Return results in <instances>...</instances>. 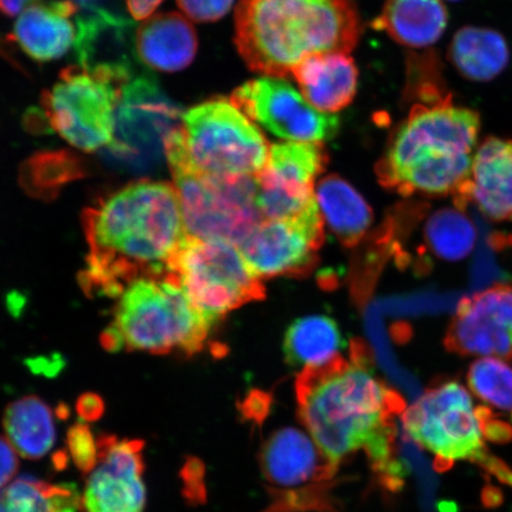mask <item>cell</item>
<instances>
[{"instance_id":"6da1fadb","label":"cell","mask_w":512,"mask_h":512,"mask_svg":"<svg viewBox=\"0 0 512 512\" xmlns=\"http://www.w3.org/2000/svg\"><path fill=\"white\" fill-rule=\"evenodd\" d=\"M296 392L299 416L325 457L337 467L366 452L381 488L396 494L407 471L396 456V416L405 413L399 395L376 379L362 354L303 369Z\"/></svg>"},{"instance_id":"7a4b0ae2","label":"cell","mask_w":512,"mask_h":512,"mask_svg":"<svg viewBox=\"0 0 512 512\" xmlns=\"http://www.w3.org/2000/svg\"><path fill=\"white\" fill-rule=\"evenodd\" d=\"M89 246L80 284L87 294L120 297L134 280L163 277L187 239L174 184L132 182L83 211Z\"/></svg>"},{"instance_id":"3957f363","label":"cell","mask_w":512,"mask_h":512,"mask_svg":"<svg viewBox=\"0 0 512 512\" xmlns=\"http://www.w3.org/2000/svg\"><path fill=\"white\" fill-rule=\"evenodd\" d=\"M361 36L354 0H239L235 44L254 73L284 79L318 54H349Z\"/></svg>"},{"instance_id":"277c9868","label":"cell","mask_w":512,"mask_h":512,"mask_svg":"<svg viewBox=\"0 0 512 512\" xmlns=\"http://www.w3.org/2000/svg\"><path fill=\"white\" fill-rule=\"evenodd\" d=\"M479 115L443 99L415 105L376 165L384 188L403 196H462L478 147Z\"/></svg>"},{"instance_id":"5b68a950","label":"cell","mask_w":512,"mask_h":512,"mask_svg":"<svg viewBox=\"0 0 512 512\" xmlns=\"http://www.w3.org/2000/svg\"><path fill=\"white\" fill-rule=\"evenodd\" d=\"M163 147L188 236L240 247L264 221L255 204V176L220 177L198 171L190 162L182 125L165 134Z\"/></svg>"},{"instance_id":"8992f818","label":"cell","mask_w":512,"mask_h":512,"mask_svg":"<svg viewBox=\"0 0 512 512\" xmlns=\"http://www.w3.org/2000/svg\"><path fill=\"white\" fill-rule=\"evenodd\" d=\"M110 328L123 349L192 355L206 345L211 326L190 303L174 275L134 280L114 309Z\"/></svg>"},{"instance_id":"52a82bcc","label":"cell","mask_w":512,"mask_h":512,"mask_svg":"<svg viewBox=\"0 0 512 512\" xmlns=\"http://www.w3.org/2000/svg\"><path fill=\"white\" fill-rule=\"evenodd\" d=\"M174 275L192 306L213 326L242 305L265 298V287L252 272L238 246L190 238L172 256Z\"/></svg>"},{"instance_id":"ba28073f","label":"cell","mask_w":512,"mask_h":512,"mask_svg":"<svg viewBox=\"0 0 512 512\" xmlns=\"http://www.w3.org/2000/svg\"><path fill=\"white\" fill-rule=\"evenodd\" d=\"M182 123L190 162L203 174L254 177L264 170L271 145L230 99L204 101Z\"/></svg>"},{"instance_id":"9c48e42d","label":"cell","mask_w":512,"mask_h":512,"mask_svg":"<svg viewBox=\"0 0 512 512\" xmlns=\"http://www.w3.org/2000/svg\"><path fill=\"white\" fill-rule=\"evenodd\" d=\"M259 462L272 498L265 512H339L332 495L339 467L306 433L281 428L267 439Z\"/></svg>"},{"instance_id":"30bf717a","label":"cell","mask_w":512,"mask_h":512,"mask_svg":"<svg viewBox=\"0 0 512 512\" xmlns=\"http://www.w3.org/2000/svg\"><path fill=\"white\" fill-rule=\"evenodd\" d=\"M408 437L435 457V469L446 471L457 460L480 465L489 456L484 443L482 407L476 408L462 384L435 386L402 414Z\"/></svg>"},{"instance_id":"8fae6325","label":"cell","mask_w":512,"mask_h":512,"mask_svg":"<svg viewBox=\"0 0 512 512\" xmlns=\"http://www.w3.org/2000/svg\"><path fill=\"white\" fill-rule=\"evenodd\" d=\"M123 89L82 67H69L43 92L41 102L49 125L63 139L76 149L94 152L113 143L115 108Z\"/></svg>"},{"instance_id":"7c38bea8","label":"cell","mask_w":512,"mask_h":512,"mask_svg":"<svg viewBox=\"0 0 512 512\" xmlns=\"http://www.w3.org/2000/svg\"><path fill=\"white\" fill-rule=\"evenodd\" d=\"M328 163L323 143L271 145L264 170L255 176V204L262 220L292 219L313 206L316 178Z\"/></svg>"},{"instance_id":"4fadbf2b","label":"cell","mask_w":512,"mask_h":512,"mask_svg":"<svg viewBox=\"0 0 512 512\" xmlns=\"http://www.w3.org/2000/svg\"><path fill=\"white\" fill-rule=\"evenodd\" d=\"M230 101L247 118L291 142L324 143L339 130L336 115L316 110L284 79L248 81L235 89Z\"/></svg>"},{"instance_id":"5bb4252c","label":"cell","mask_w":512,"mask_h":512,"mask_svg":"<svg viewBox=\"0 0 512 512\" xmlns=\"http://www.w3.org/2000/svg\"><path fill=\"white\" fill-rule=\"evenodd\" d=\"M323 241L324 220L316 202L292 219L262 221L239 249L256 277L268 279L309 273Z\"/></svg>"},{"instance_id":"9a60e30c","label":"cell","mask_w":512,"mask_h":512,"mask_svg":"<svg viewBox=\"0 0 512 512\" xmlns=\"http://www.w3.org/2000/svg\"><path fill=\"white\" fill-rule=\"evenodd\" d=\"M145 441L104 434L98 439L99 463L87 476L85 512H144Z\"/></svg>"},{"instance_id":"2e32d148","label":"cell","mask_w":512,"mask_h":512,"mask_svg":"<svg viewBox=\"0 0 512 512\" xmlns=\"http://www.w3.org/2000/svg\"><path fill=\"white\" fill-rule=\"evenodd\" d=\"M445 347L460 356L512 360V284L462 299L448 325Z\"/></svg>"},{"instance_id":"e0dca14e","label":"cell","mask_w":512,"mask_h":512,"mask_svg":"<svg viewBox=\"0 0 512 512\" xmlns=\"http://www.w3.org/2000/svg\"><path fill=\"white\" fill-rule=\"evenodd\" d=\"M88 14L79 18L75 49L80 67L104 76L125 87L131 81L133 46L132 22L96 8H85Z\"/></svg>"},{"instance_id":"ac0fdd59","label":"cell","mask_w":512,"mask_h":512,"mask_svg":"<svg viewBox=\"0 0 512 512\" xmlns=\"http://www.w3.org/2000/svg\"><path fill=\"white\" fill-rule=\"evenodd\" d=\"M470 201L492 221H512V140L489 137L478 145L457 208Z\"/></svg>"},{"instance_id":"d6986e66","label":"cell","mask_w":512,"mask_h":512,"mask_svg":"<svg viewBox=\"0 0 512 512\" xmlns=\"http://www.w3.org/2000/svg\"><path fill=\"white\" fill-rule=\"evenodd\" d=\"M118 134L111 145L120 157H132L139 153L143 139H164L166 133L176 127L178 111L150 79L128 82L119 101Z\"/></svg>"},{"instance_id":"ffe728a7","label":"cell","mask_w":512,"mask_h":512,"mask_svg":"<svg viewBox=\"0 0 512 512\" xmlns=\"http://www.w3.org/2000/svg\"><path fill=\"white\" fill-rule=\"evenodd\" d=\"M76 11L73 0L32 5L18 18L11 40L35 61L61 59L76 42L78 29L70 21Z\"/></svg>"},{"instance_id":"44dd1931","label":"cell","mask_w":512,"mask_h":512,"mask_svg":"<svg viewBox=\"0 0 512 512\" xmlns=\"http://www.w3.org/2000/svg\"><path fill=\"white\" fill-rule=\"evenodd\" d=\"M292 75L306 101L326 114L344 110L357 92L358 70L348 54L313 55L299 63Z\"/></svg>"},{"instance_id":"7402d4cb","label":"cell","mask_w":512,"mask_h":512,"mask_svg":"<svg viewBox=\"0 0 512 512\" xmlns=\"http://www.w3.org/2000/svg\"><path fill=\"white\" fill-rule=\"evenodd\" d=\"M198 41L195 28L176 12L147 19L136 34V53L147 67L176 73L195 60Z\"/></svg>"},{"instance_id":"603a6c76","label":"cell","mask_w":512,"mask_h":512,"mask_svg":"<svg viewBox=\"0 0 512 512\" xmlns=\"http://www.w3.org/2000/svg\"><path fill=\"white\" fill-rule=\"evenodd\" d=\"M448 23L441 0H387L373 28L401 46L426 48L440 40Z\"/></svg>"},{"instance_id":"cb8c5ba5","label":"cell","mask_w":512,"mask_h":512,"mask_svg":"<svg viewBox=\"0 0 512 512\" xmlns=\"http://www.w3.org/2000/svg\"><path fill=\"white\" fill-rule=\"evenodd\" d=\"M316 198L324 222L344 246L354 247L368 232L373 210L355 188L337 175L318 183Z\"/></svg>"},{"instance_id":"d4e9b609","label":"cell","mask_w":512,"mask_h":512,"mask_svg":"<svg viewBox=\"0 0 512 512\" xmlns=\"http://www.w3.org/2000/svg\"><path fill=\"white\" fill-rule=\"evenodd\" d=\"M448 57L458 72L472 81H490L509 61L505 38L491 29L466 27L454 35Z\"/></svg>"},{"instance_id":"484cf974","label":"cell","mask_w":512,"mask_h":512,"mask_svg":"<svg viewBox=\"0 0 512 512\" xmlns=\"http://www.w3.org/2000/svg\"><path fill=\"white\" fill-rule=\"evenodd\" d=\"M3 426L10 444L25 459H41L55 444L53 412L36 396L10 403L3 415Z\"/></svg>"},{"instance_id":"4316f807","label":"cell","mask_w":512,"mask_h":512,"mask_svg":"<svg viewBox=\"0 0 512 512\" xmlns=\"http://www.w3.org/2000/svg\"><path fill=\"white\" fill-rule=\"evenodd\" d=\"M343 338L334 319L325 316L300 318L287 329L284 351L293 367L317 368L338 356Z\"/></svg>"},{"instance_id":"83f0119b","label":"cell","mask_w":512,"mask_h":512,"mask_svg":"<svg viewBox=\"0 0 512 512\" xmlns=\"http://www.w3.org/2000/svg\"><path fill=\"white\" fill-rule=\"evenodd\" d=\"M86 164L69 151L38 152L22 165V187L31 196L50 200L64 185L86 176Z\"/></svg>"},{"instance_id":"f1b7e54d","label":"cell","mask_w":512,"mask_h":512,"mask_svg":"<svg viewBox=\"0 0 512 512\" xmlns=\"http://www.w3.org/2000/svg\"><path fill=\"white\" fill-rule=\"evenodd\" d=\"M476 238L475 224L459 208L438 210L427 222V245L439 258H465L475 247Z\"/></svg>"},{"instance_id":"f546056e","label":"cell","mask_w":512,"mask_h":512,"mask_svg":"<svg viewBox=\"0 0 512 512\" xmlns=\"http://www.w3.org/2000/svg\"><path fill=\"white\" fill-rule=\"evenodd\" d=\"M476 398L499 411L512 414V364L496 357L478 358L466 375Z\"/></svg>"},{"instance_id":"4dcf8cb0","label":"cell","mask_w":512,"mask_h":512,"mask_svg":"<svg viewBox=\"0 0 512 512\" xmlns=\"http://www.w3.org/2000/svg\"><path fill=\"white\" fill-rule=\"evenodd\" d=\"M0 512H50L46 482L22 477L0 490Z\"/></svg>"},{"instance_id":"1f68e13d","label":"cell","mask_w":512,"mask_h":512,"mask_svg":"<svg viewBox=\"0 0 512 512\" xmlns=\"http://www.w3.org/2000/svg\"><path fill=\"white\" fill-rule=\"evenodd\" d=\"M67 447L73 462L83 476H89L99 463L98 440L85 424H76L67 433Z\"/></svg>"},{"instance_id":"d6a6232c","label":"cell","mask_w":512,"mask_h":512,"mask_svg":"<svg viewBox=\"0 0 512 512\" xmlns=\"http://www.w3.org/2000/svg\"><path fill=\"white\" fill-rule=\"evenodd\" d=\"M206 469L200 459L189 457L181 470L182 494L187 502L196 505L206 503L207 489L204 482Z\"/></svg>"},{"instance_id":"836d02e7","label":"cell","mask_w":512,"mask_h":512,"mask_svg":"<svg viewBox=\"0 0 512 512\" xmlns=\"http://www.w3.org/2000/svg\"><path fill=\"white\" fill-rule=\"evenodd\" d=\"M233 3L234 0H177L185 16L200 23L219 21L232 9Z\"/></svg>"},{"instance_id":"e575fe53","label":"cell","mask_w":512,"mask_h":512,"mask_svg":"<svg viewBox=\"0 0 512 512\" xmlns=\"http://www.w3.org/2000/svg\"><path fill=\"white\" fill-rule=\"evenodd\" d=\"M46 497L50 512L83 511L82 496L75 484L46 483Z\"/></svg>"},{"instance_id":"d590c367","label":"cell","mask_w":512,"mask_h":512,"mask_svg":"<svg viewBox=\"0 0 512 512\" xmlns=\"http://www.w3.org/2000/svg\"><path fill=\"white\" fill-rule=\"evenodd\" d=\"M19 469L17 451L8 439L0 437V490L6 488Z\"/></svg>"},{"instance_id":"8d00e7d4","label":"cell","mask_w":512,"mask_h":512,"mask_svg":"<svg viewBox=\"0 0 512 512\" xmlns=\"http://www.w3.org/2000/svg\"><path fill=\"white\" fill-rule=\"evenodd\" d=\"M76 412L82 420L88 422L99 420L105 414V402L98 394H83L76 402Z\"/></svg>"},{"instance_id":"74e56055","label":"cell","mask_w":512,"mask_h":512,"mask_svg":"<svg viewBox=\"0 0 512 512\" xmlns=\"http://www.w3.org/2000/svg\"><path fill=\"white\" fill-rule=\"evenodd\" d=\"M164 0H126L128 11L137 21H144Z\"/></svg>"},{"instance_id":"f35d334b","label":"cell","mask_w":512,"mask_h":512,"mask_svg":"<svg viewBox=\"0 0 512 512\" xmlns=\"http://www.w3.org/2000/svg\"><path fill=\"white\" fill-rule=\"evenodd\" d=\"M42 2V0H0V14L6 17L22 15L30 6Z\"/></svg>"},{"instance_id":"ab89813d","label":"cell","mask_w":512,"mask_h":512,"mask_svg":"<svg viewBox=\"0 0 512 512\" xmlns=\"http://www.w3.org/2000/svg\"><path fill=\"white\" fill-rule=\"evenodd\" d=\"M68 454L64 451H60L59 453L55 454L54 457V465L57 470H63L66 469L67 463H68Z\"/></svg>"},{"instance_id":"60d3db41","label":"cell","mask_w":512,"mask_h":512,"mask_svg":"<svg viewBox=\"0 0 512 512\" xmlns=\"http://www.w3.org/2000/svg\"><path fill=\"white\" fill-rule=\"evenodd\" d=\"M96 0H75V3L80 4L82 8H91V6H95Z\"/></svg>"},{"instance_id":"b9f144b4","label":"cell","mask_w":512,"mask_h":512,"mask_svg":"<svg viewBox=\"0 0 512 512\" xmlns=\"http://www.w3.org/2000/svg\"><path fill=\"white\" fill-rule=\"evenodd\" d=\"M452 2H454V0H452Z\"/></svg>"}]
</instances>
